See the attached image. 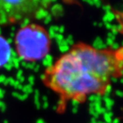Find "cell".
Returning <instances> with one entry per match:
<instances>
[{"mask_svg":"<svg viewBox=\"0 0 123 123\" xmlns=\"http://www.w3.org/2000/svg\"><path fill=\"white\" fill-rule=\"evenodd\" d=\"M122 74L123 48L101 50L80 42L46 69L42 81L62 100L82 101L105 92Z\"/></svg>","mask_w":123,"mask_h":123,"instance_id":"obj_1","label":"cell"},{"mask_svg":"<svg viewBox=\"0 0 123 123\" xmlns=\"http://www.w3.org/2000/svg\"><path fill=\"white\" fill-rule=\"evenodd\" d=\"M18 56L26 62H37L50 52L51 39L47 30L42 25L30 23L16 32L14 38Z\"/></svg>","mask_w":123,"mask_h":123,"instance_id":"obj_2","label":"cell"},{"mask_svg":"<svg viewBox=\"0 0 123 123\" xmlns=\"http://www.w3.org/2000/svg\"><path fill=\"white\" fill-rule=\"evenodd\" d=\"M50 1L0 0V25H9L34 19L39 13L47 11Z\"/></svg>","mask_w":123,"mask_h":123,"instance_id":"obj_3","label":"cell"},{"mask_svg":"<svg viewBox=\"0 0 123 123\" xmlns=\"http://www.w3.org/2000/svg\"><path fill=\"white\" fill-rule=\"evenodd\" d=\"M11 57V48L7 40L0 35V68L5 66Z\"/></svg>","mask_w":123,"mask_h":123,"instance_id":"obj_4","label":"cell"}]
</instances>
